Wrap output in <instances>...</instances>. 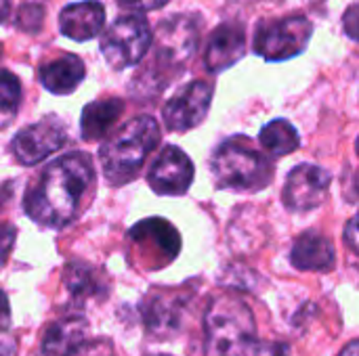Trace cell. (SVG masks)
<instances>
[{"label": "cell", "mask_w": 359, "mask_h": 356, "mask_svg": "<svg viewBox=\"0 0 359 356\" xmlns=\"http://www.w3.org/2000/svg\"><path fill=\"white\" fill-rule=\"evenodd\" d=\"M84 63L76 55H65L40 69L42 86L53 94H72L84 80Z\"/></svg>", "instance_id": "2e32d148"}, {"label": "cell", "mask_w": 359, "mask_h": 356, "mask_svg": "<svg viewBox=\"0 0 359 356\" xmlns=\"http://www.w3.org/2000/svg\"><path fill=\"white\" fill-rule=\"evenodd\" d=\"M11 195H13L11 187H8V185H0V214H2V210L6 208V204L11 201Z\"/></svg>", "instance_id": "f546056e"}, {"label": "cell", "mask_w": 359, "mask_h": 356, "mask_svg": "<svg viewBox=\"0 0 359 356\" xmlns=\"http://www.w3.org/2000/svg\"><path fill=\"white\" fill-rule=\"evenodd\" d=\"M13 243H15V229L11 225H0V266L8 258Z\"/></svg>", "instance_id": "d4e9b609"}, {"label": "cell", "mask_w": 359, "mask_h": 356, "mask_svg": "<svg viewBox=\"0 0 359 356\" xmlns=\"http://www.w3.org/2000/svg\"><path fill=\"white\" fill-rule=\"evenodd\" d=\"M65 138L67 134L63 124L57 118H44L17 132L13 141V153L19 164L34 166L44 157H48L50 153L59 151Z\"/></svg>", "instance_id": "ba28073f"}, {"label": "cell", "mask_w": 359, "mask_h": 356, "mask_svg": "<svg viewBox=\"0 0 359 356\" xmlns=\"http://www.w3.org/2000/svg\"><path fill=\"white\" fill-rule=\"evenodd\" d=\"M185 298L175 292H162L147 300L145 304V323L147 329L156 336H168L179 329L183 321Z\"/></svg>", "instance_id": "5bb4252c"}, {"label": "cell", "mask_w": 359, "mask_h": 356, "mask_svg": "<svg viewBox=\"0 0 359 356\" xmlns=\"http://www.w3.org/2000/svg\"><path fill=\"white\" fill-rule=\"evenodd\" d=\"M339 356H359V340L351 342V344H347V346L343 348V353H341Z\"/></svg>", "instance_id": "4dcf8cb0"}, {"label": "cell", "mask_w": 359, "mask_h": 356, "mask_svg": "<svg viewBox=\"0 0 359 356\" xmlns=\"http://www.w3.org/2000/svg\"><path fill=\"white\" fill-rule=\"evenodd\" d=\"M88 325L82 317H69L48 327L42 340V356H69L84 344Z\"/></svg>", "instance_id": "e0dca14e"}, {"label": "cell", "mask_w": 359, "mask_h": 356, "mask_svg": "<svg viewBox=\"0 0 359 356\" xmlns=\"http://www.w3.org/2000/svg\"><path fill=\"white\" fill-rule=\"evenodd\" d=\"M63 283H65V290L69 292V296L76 298V300L95 298V296H99V290L103 287L101 285V277L86 262H72V264H67L65 273H63Z\"/></svg>", "instance_id": "ffe728a7"}, {"label": "cell", "mask_w": 359, "mask_h": 356, "mask_svg": "<svg viewBox=\"0 0 359 356\" xmlns=\"http://www.w3.org/2000/svg\"><path fill=\"white\" fill-rule=\"evenodd\" d=\"M290 260L301 271H330L337 254L328 237L320 233H305L297 239Z\"/></svg>", "instance_id": "9a60e30c"}, {"label": "cell", "mask_w": 359, "mask_h": 356, "mask_svg": "<svg viewBox=\"0 0 359 356\" xmlns=\"http://www.w3.org/2000/svg\"><path fill=\"white\" fill-rule=\"evenodd\" d=\"M212 174L221 189H263L271 180V164L244 141L223 143L212 157Z\"/></svg>", "instance_id": "277c9868"}, {"label": "cell", "mask_w": 359, "mask_h": 356, "mask_svg": "<svg viewBox=\"0 0 359 356\" xmlns=\"http://www.w3.org/2000/svg\"><path fill=\"white\" fill-rule=\"evenodd\" d=\"M151 46V29L145 17L124 15L116 19L101 38V52L114 69L139 63Z\"/></svg>", "instance_id": "5b68a950"}, {"label": "cell", "mask_w": 359, "mask_h": 356, "mask_svg": "<svg viewBox=\"0 0 359 356\" xmlns=\"http://www.w3.org/2000/svg\"><path fill=\"white\" fill-rule=\"evenodd\" d=\"M21 84L19 78L6 69H0V111H11L19 105Z\"/></svg>", "instance_id": "7402d4cb"}, {"label": "cell", "mask_w": 359, "mask_h": 356, "mask_svg": "<svg viewBox=\"0 0 359 356\" xmlns=\"http://www.w3.org/2000/svg\"><path fill=\"white\" fill-rule=\"evenodd\" d=\"M358 153H359V138H358Z\"/></svg>", "instance_id": "836d02e7"}, {"label": "cell", "mask_w": 359, "mask_h": 356, "mask_svg": "<svg viewBox=\"0 0 359 356\" xmlns=\"http://www.w3.org/2000/svg\"><path fill=\"white\" fill-rule=\"evenodd\" d=\"M93 178L95 172L88 155L69 153L55 159L25 193L27 216L50 229L69 225L76 218Z\"/></svg>", "instance_id": "6da1fadb"}, {"label": "cell", "mask_w": 359, "mask_h": 356, "mask_svg": "<svg viewBox=\"0 0 359 356\" xmlns=\"http://www.w3.org/2000/svg\"><path fill=\"white\" fill-rule=\"evenodd\" d=\"M147 180L160 195H181L194 180V164L179 147L168 145L154 162Z\"/></svg>", "instance_id": "8fae6325"}, {"label": "cell", "mask_w": 359, "mask_h": 356, "mask_svg": "<svg viewBox=\"0 0 359 356\" xmlns=\"http://www.w3.org/2000/svg\"><path fill=\"white\" fill-rule=\"evenodd\" d=\"M206 356H252L259 340L250 308L236 296L217 298L206 313Z\"/></svg>", "instance_id": "7a4b0ae2"}, {"label": "cell", "mask_w": 359, "mask_h": 356, "mask_svg": "<svg viewBox=\"0 0 359 356\" xmlns=\"http://www.w3.org/2000/svg\"><path fill=\"white\" fill-rule=\"evenodd\" d=\"M103 23H105V8L97 0L69 4L59 15V27L63 36L78 42L95 38L103 29Z\"/></svg>", "instance_id": "4fadbf2b"}, {"label": "cell", "mask_w": 359, "mask_h": 356, "mask_svg": "<svg viewBox=\"0 0 359 356\" xmlns=\"http://www.w3.org/2000/svg\"><path fill=\"white\" fill-rule=\"evenodd\" d=\"M124 111V103L120 99H105L88 103L82 111L80 128L86 141H97L109 132V128L120 120Z\"/></svg>", "instance_id": "ac0fdd59"}, {"label": "cell", "mask_w": 359, "mask_h": 356, "mask_svg": "<svg viewBox=\"0 0 359 356\" xmlns=\"http://www.w3.org/2000/svg\"><path fill=\"white\" fill-rule=\"evenodd\" d=\"M198 44V27L189 17H172L160 25L154 61L160 67H181L194 52Z\"/></svg>", "instance_id": "9c48e42d"}, {"label": "cell", "mask_w": 359, "mask_h": 356, "mask_svg": "<svg viewBox=\"0 0 359 356\" xmlns=\"http://www.w3.org/2000/svg\"><path fill=\"white\" fill-rule=\"evenodd\" d=\"M343 27H345V31H347L349 38H353V40L359 42V2L351 4L345 10V15H343Z\"/></svg>", "instance_id": "cb8c5ba5"}, {"label": "cell", "mask_w": 359, "mask_h": 356, "mask_svg": "<svg viewBox=\"0 0 359 356\" xmlns=\"http://www.w3.org/2000/svg\"><path fill=\"white\" fill-rule=\"evenodd\" d=\"M154 356H168V355H154Z\"/></svg>", "instance_id": "d6a6232c"}, {"label": "cell", "mask_w": 359, "mask_h": 356, "mask_svg": "<svg viewBox=\"0 0 359 356\" xmlns=\"http://www.w3.org/2000/svg\"><path fill=\"white\" fill-rule=\"evenodd\" d=\"M345 241L355 254H359V212L349 220V225L345 229Z\"/></svg>", "instance_id": "4316f807"}, {"label": "cell", "mask_w": 359, "mask_h": 356, "mask_svg": "<svg viewBox=\"0 0 359 356\" xmlns=\"http://www.w3.org/2000/svg\"><path fill=\"white\" fill-rule=\"evenodd\" d=\"M69 356H114V346L109 340H93V342H84Z\"/></svg>", "instance_id": "603a6c76"}, {"label": "cell", "mask_w": 359, "mask_h": 356, "mask_svg": "<svg viewBox=\"0 0 359 356\" xmlns=\"http://www.w3.org/2000/svg\"><path fill=\"white\" fill-rule=\"evenodd\" d=\"M259 141H261L263 149H267L273 155H288L301 143L297 128L286 120H273L267 126H263Z\"/></svg>", "instance_id": "44dd1931"}, {"label": "cell", "mask_w": 359, "mask_h": 356, "mask_svg": "<svg viewBox=\"0 0 359 356\" xmlns=\"http://www.w3.org/2000/svg\"><path fill=\"white\" fill-rule=\"evenodd\" d=\"M158 143L160 128L151 115H139L126 122L99 151L105 178L111 185H124L133 180Z\"/></svg>", "instance_id": "3957f363"}, {"label": "cell", "mask_w": 359, "mask_h": 356, "mask_svg": "<svg viewBox=\"0 0 359 356\" xmlns=\"http://www.w3.org/2000/svg\"><path fill=\"white\" fill-rule=\"evenodd\" d=\"M244 44H246L244 27L236 23L219 25L208 38V46L204 55L206 67L215 73L231 67L244 55Z\"/></svg>", "instance_id": "7c38bea8"}, {"label": "cell", "mask_w": 359, "mask_h": 356, "mask_svg": "<svg viewBox=\"0 0 359 356\" xmlns=\"http://www.w3.org/2000/svg\"><path fill=\"white\" fill-rule=\"evenodd\" d=\"M328 185H330V174L313 164H301L297 166L284 185V204L288 210L292 212H307L318 208L326 193H328Z\"/></svg>", "instance_id": "30bf717a"}, {"label": "cell", "mask_w": 359, "mask_h": 356, "mask_svg": "<svg viewBox=\"0 0 359 356\" xmlns=\"http://www.w3.org/2000/svg\"><path fill=\"white\" fill-rule=\"evenodd\" d=\"M124 8H133V10H156L160 6H164L168 0H118Z\"/></svg>", "instance_id": "484cf974"}, {"label": "cell", "mask_w": 359, "mask_h": 356, "mask_svg": "<svg viewBox=\"0 0 359 356\" xmlns=\"http://www.w3.org/2000/svg\"><path fill=\"white\" fill-rule=\"evenodd\" d=\"M8 15V0H0V21Z\"/></svg>", "instance_id": "1f68e13d"}, {"label": "cell", "mask_w": 359, "mask_h": 356, "mask_svg": "<svg viewBox=\"0 0 359 356\" xmlns=\"http://www.w3.org/2000/svg\"><path fill=\"white\" fill-rule=\"evenodd\" d=\"M130 237L139 243V245H158L160 250V256L164 262H170L179 248H181V241H179V235L177 231L164 222L162 218H149V220H143L139 222L133 231H130Z\"/></svg>", "instance_id": "d6986e66"}, {"label": "cell", "mask_w": 359, "mask_h": 356, "mask_svg": "<svg viewBox=\"0 0 359 356\" xmlns=\"http://www.w3.org/2000/svg\"><path fill=\"white\" fill-rule=\"evenodd\" d=\"M212 101V86L208 82H191L181 88L166 105H164V124L172 132H185L196 128L208 115Z\"/></svg>", "instance_id": "52a82bcc"}, {"label": "cell", "mask_w": 359, "mask_h": 356, "mask_svg": "<svg viewBox=\"0 0 359 356\" xmlns=\"http://www.w3.org/2000/svg\"><path fill=\"white\" fill-rule=\"evenodd\" d=\"M252 356H288V348L276 342H259Z\"/></svg>", "instance_id": "83f0119b"}, {"label": "cell", "mask_w": 359, "mask_h": 356, "mask_svg": "<svg viewBox=\"0 0 359 356\" xmlns=\"http://www.w3.org/2000/svg\"><path fill=\"white\" fill-rule=\"evenodd\" d=\"M11 325V306L6 296L0 292V332H4Z\"/></svg>", "instance_id": "f1b7e54d"}, {"label": "cell", "mask_w": 359, "mask_h": 356, "mask_svg": "<svg viewBox=\"0 0 359 356\" xmlns=\"http://www.w3.org/2000/svg\"><path fill=\"white\" fill-rule=\"evenodd\" d=\"M311 34V21L299 15L265 21L259 25L255 34V50L267 61H284L301 55Z\"/></svg>", "instance_id": "8992f818"}]
</instances>
